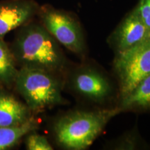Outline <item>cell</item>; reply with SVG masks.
<instances>
[{
  "instance_id": "6da1fadb",
  "label": "cell",
  "mask_w": 150,
  "mask_h": 150,
  "mask_svg": "<svg viewBox=\"0 0 150 150\" xmlns=\"http://www.w3.org/2000/svg\"><path fill=\"white\" fill-rule=\"evenodd\" d=\"M20 67H35L64 76L67 61L60 44L40 22L32 21L18 28L10 45Z\"/></svg>"
},
{
  "instance_id": "7a4b0ae2",
  "label": "cell",
  "mask_w": 150,
  "mask_h": 150,
  "mask_svg": "<svg viewBox=\"0 0 150 150\" xmlns=\"http://www.w3.org/2000/svg\"><path fill=\"white\" fill-rule=\"evenodd\" d=\"M120 110L117 107L98 110H72L54 120L52 132L56 143L68 150L90 147L108 122Z\"/></svg>"
},
{
  "instance_id": "3957f363",
  "label": "cell",
  "mask_w": 150,
  "mask_h": 150,
  "mask_svg": "<svg viewBox=\"0 0 150 150\" xmlns=\"http://www.w3.org/2000/svg\"><path fill=\"white\" fill-rule=\"evenodd\" d=\"M64 86L65 80L61 75L42 69L23 67L19 68L13 89L34 114L67 104L62 95Z\"/></svg>"
},
{
  "instance_id": "277c9868",
  "label": "cell",
  "mask_w": 150,
  "mask_h": 150,
  "mask_svg": "<svg viewBox=\"0 0 150 150\" xmlns=\"http://www.w3.org/2000/svg\"><path fill=\"white\" fill-rule=\"evenodd\" d=\"M37 16L40 24L59 44L72 53L83 55L85 38L81 24L74 13L45 4L40 6Z\"/></svg>"
},
{
  "instance_id": "5b68a950",
  "label": "cell",
  "mask_w": 150,
  "mask_h": 150,
  "mask_svg": "<svg viewBox=\"0 0 150 150\" xmlns=\"http://www.w3.org/2000/svg\"><path fill=\"white\" fill-rule=\"evenodd\" d=\"M114 72L122 99L150 74V36L132 47L116 53Z\"/></svg>"
},
{
  "instance_id": "8992f818",
  "label": "cell",
  "mask_w": 150,
  "mask_h": 150,
  "mask_svg": "<svg viewBox=\"0 0 150 150\" xmlns=\"http://www.w3.org/2000/svg\"><path fill=\"white\" fill-rule=\"evenodd\" d=\"M70 88L81 97L96 104H102L111 97L113 88L106 75L90 65L78 67L69 76Z\"/></svg>"
},
{
  "instance_id": "52a82bcc",
  "label": "cell",
  "mask_w": 150,
  "mask_h": 150,
  "mask_svg": "<svg viewBox=\"0 0 150 150\" xmlns=\"http://www.w3.org/2000/svg\"><path fill=\"white\" fill-rule=\"evenodd\" d=\"M150 36V30L142 20L136 7L129 11L108 38L116 53L132 47Z\"/></svg>"
},
{
  "instance_id": "ba28073f",
  "label": "cell",
  "mask_w": 150,
  "mask_h": 150,
  "mask_svg": "<svg viewBox=\"0 0 150 150\" xmlns=\"http://www.w3.org/2000/svg\"><path fill=\"white\" fill-rule=\"evenodd\" d=\"M40 6L34 0L0 1V39L33 20Z\"/></svg>"
},
{
  "instance_id": "9c48e42d",
  "label": "cell",
  "mask_w": 150,
  "mask_h": 150,
  "mask_svg": "<svg viewBox=\"0 0 150 150\" xmlns=\"http://www.w3.org/2000/svg\"><path fill=\"white\" fill-rule=\"evenodd\" d=\"M34 115L24 102L11 92L0 86V127L23 124Z\"/></svg>"
},
{
  "instance_id": "30bf717a",
  "label": "cell",
  "mask_w": 150,
  "mask_h": 150,
  "mask_svg": "<svg viewBox=\"0 0 150 150\" xmlns=\"http://www.w3.org/2000/svg\"><path fill=\"white\" fill-rule=\"evenodd\" d=\"M117 107L120 112L150 110V74L122 99Z\"/></svg>"
},
{
  "instance_id": "8fae6325",
  "label": "cell",
  "mask_w": 150,
  "mask_h": 150,
  "mask_svg": "<svg viewBox=\"0 0 150 150\" xmlns=\"http://www.w3.org/2000/svg\"><path fill=\"white\" fill-rule=\"evenodd\" d=\"M38 128V121L34 115L21 125L0 127V150L16 147L29 133L36 131Z\"/></svg>"
},
{
  "instance_id": "7c38bea8",
  "label": "cell",
  "mask_w": 150,
  "mask_h": 150,
  "mask_svg": "<svg viewBox=\"0 0 150 150\" xmlns=\"http://www.w3.org/2000/svg\"><path fill=\"white\" fill-rule=\"evenodd\" d=\"M19 67L10 45L0 39V86L13 89Z\"/></svg>"
},
{
  "instance_id": "4fadbf2b",
  "label": "cell",
  "mask_w": 150,
  "mask_h": 150,
  "mask_svg": "<svg viewBox=\"0 0 150 150\" xmlns=\"http://www.w3.org/2000/svg\"><path fill=\"white\" fill-rule=\"evenodd\" d=\"M140 138L138 132L131 130L111 142L110 147L113 149H137L140 147Z\"/></svg>"
},
{
  "instance_id": "5bb4252c",
  "label": "cell",
  "mask_w": 150,
  "mask_h": 150,
  "mask_svg": "<svg viewBox=\"0 0 150 150\" xmlns=\"http://www.w3.org/2000/svg\"><path fill=\"white\" fill-rule=\"evenodd\" d=\"M26 149L28 150H52L53 147L47 138L43 135L36 133V131H31L25 137Z\"/></svg>"
},
{
  "instance_id": "9a60e30c",
  "label": "cell",
  "mask_w": 150,
  "mask_h": 150,
  "mask_svg": "<svg viewBox=\"0 0 150 150\" xmlns=\"http://www.w3.org/2000/svg\"><path fill=\"white\" fill-rule=\"evenodd\" d=\"M136 8L142 20L150 30V0H139Z\"/></svg>"
}]
</instances>
